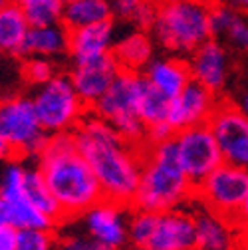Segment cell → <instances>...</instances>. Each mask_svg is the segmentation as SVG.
Instances as JSON below:
<instances>
[{
  "label": "cell",
  "instance_id": "41",
  "mask_svg": "<svg viewBox=\"0 0 248 250\" xmlns=\"http://www.w3.org/2000/svg\"><path fill=\"white\" fill-rule=\"evenodd\" d=\"M8 4H12V0H0V10H2V8H6Z\"/></svg>",
  "mask_w": 248,
  "mask_h": 250
},
{
  "label": "cell",
  "instance_id": "35",
  "mask_svg": "<svg viewBox=\"0 0 248 250\" xmlns=\"http://www.w3.org/2000/svg\"><path fill=\"white\" fill-rule=\"evenodd\" d=\"M16 149L12 147V143L0 133V159H10V157H16Z\"/></svg>",
  "mask_w": 248,
  "mask_h": 250
},
{
  "label": "cell",
  "instance_id": "39",
  "mask_svg": "<svg viewBox=\"0 0 248 250\" xmlns=\"http://www.w3.org/2000/svg\"><path fill=\"white\" fill-rule=\"evenodd\" d=\"M6 223H8V214H6V208H4L2 201H0V227L6 225Z\"/></svg>",
  "mask_w": 248,
  "mask_h": 250
},
{
  "label": "cell",
  "instance_id": "12",
  "mask_svg": "<svg viewBox=\"0 0 248 250\" xmlns=\"http://www.w3.org/2000/svg\"><path fill=\"white\" fill-rule=\"evenodd\" d=\"M219 93H214L207 85L191 80L177 98L171 100L167 121L173 125L175 131L193 127V125L208 123L210 115L219 105Z\"/></svg>",
  "mask_w": 248,
  "mask_h": 250
},
{
  "label": "cell",
  "instance_id": "14",
  "mask_svg": "<svg viewBox=\"0 0 248 250\" xmlns=\"http://www.w3.org/2000/svg\"><path fill=\"white\" fill-rule=\"evenodd\" d=\"M193 80L207 85L214 93H221L230 76V58L225 44L216 38L207 40L189 58Z\"/></svg>",
  "mask_w": 248,
  "mask_h": 250
},
{
  "label": "cell",
  "instance_id": "44",
  "mask_svg": "<svg viewBox=\"0 0 248 250\" xmlns=\"http://www.w3.org/2000/svg\"><path fill=\"white\" fill-rule=\"evenodd\" d=\"M207 2H210V4H212V0H207Z\"/></svg>",
  "mask_w": 248,
  "mask_h": 250
},
{
  "label": "cell",
  "instance_id": "3",
  "mask_svg": "<svg viewBox=\"0 0 248 250\" xmlns=\"http://www.w3.org/2000/svg\"><path fill=\"white\" fill-rule=\"evenodd\" d=\"M193 197L195 185L179 163L175 137L161 143H147L143 147L141 181L131 208L165 212L191 203Z\"/></svg>",
  "mask_w": 248,
  "mask_h": 250
},
{
  "label": "cell",
  "instance_id": "24",
  "mask_svg": "<svg viewBox=\"0 0 248 250\" xmlns=\"http://www.w3.org/2000/svg\"><path fill=\"white\" fill-rule=\"evenodd\" d=\"M111 18L113 10L109 0H74L70 4H64V12H62V24L68 30L105 22Z\"/></svg>",
  "mask_w": 248,
  "mask_h": 250
},
{
  "label": "cell",
  "instance_id": "37",
  "mask_svg": "<svg viewBox=\"0 0 248 250\" xmlns=\"http://www.w3.org/2000/svg\"><path fill=\"white\" fill-rule=\"evenodd\" d=\"M238 225H248V195H246V199H244V205H242V208H240Z\"/></svg>",
  "mask_w": 248,
  "mask_h": 250
},
{
  "label": "cell",
  "instance_id": "32",
  "mask_svg": "<svg viewBox=\"0 0 248 250\" xmlns=\"http://www.w3.org/2000/svg\"><path fill=\"white\" fill-rule=\"evenodd\" d=\"M56 250H111L109 246H105L103 242H100L98 238L89 236H66L56 242Z\"/></svg>",
  "mask_w": 248,
  "mask_h": 250
},
{
  "label": "cell",
  "instance_id": "23",
  "mask_svg": "<svg viewBox=\"0 0 248 250\" xmlns=\"http://www.w3.org/2000/svg\"><path fill=\"white\" fill-rule=\"evenodd\" d=\"M30 22L18 4H8L0 10V52L22 56L24 40L28 36Z\"/></svg>",
  "mask_w": 248,
  "mask_h": 250
},
{
  "label": "cell",
  "instance_id": "2",
  "mask_svg": "<svg viewBox=\"0 0 248 250\" xmlns=\"http://www.w3.org/2000/svg\"><path fill=\"white\" fill-rule=\"evenodd\" d=\"M38 157V169L64 210V221L85 214L105 199L94 169L76 145L74 131L52 133Z\"/></svg>",
  "mask_w": 248,
  "mask_h": 250
},
{
  "label": "cell",
  "instance_id": "28",
  "mask_svg": "<svg viewBox=\"0 0 248 250\" xmlns=\"http://www.w3.org/2000/svg\"><path fill=\"white\" fill-rule=\"evenodd\" d=\"M169 107H171V98H167L165 93H161L157 87H153L149 83L145 93H143L141 105H139V115L145 121L147 127L149 125H155V123L167 121Z\"/></svg>",
  "mask_w": 248,
  "mask_h": 250
},
{
  "label": "cell",
  "instance_id": "1",
  "mask_svg": "<svg viewBox=\"0 0 248 250\" xmlns=\"http://www.w3.org/2000/svg\"><path fill=\"white\" fill-rule=\"evenodd\" d=\"M74 135L80 153L102 185L103 197L131 208L141 181L143 147L129 143L109 121L91 109L76 125Z\"/></svg>",
  "mask_w": 248,
  "mask_h": 250
},
{
  "label": "cell",
  "instance_id": "19",
  "mask_svg": "<svg viewBox=\"0 0 248 250\" xmlns=\"http://www.w3.org/2000/svg\"><path fill=\"white\" fill-rule=\"evenodd\" d=\"M145 78L153 87H157L167 98H177L185 89L193 76L189 68V60L183 56H165V58H153L149 66L143 70Z\"/></svg>",
  "mask_w": 248,
  "mask_h": 250
},
{
  "label": "cell",
  "instance_id": "9",
  "mask_svg": "<svg viewBox=\"0 0 248 250\" xmlns=\"http://www.w3.org/2000/svg\"><path fill=\"white\" fill-rule=\"evenodd\" d=\"M175 145L179 163L195 187L203 183L219 165L225 163L221 147L216 143V137L208 123L177 131Z\"/></svg>",
  "mask_w": 248,
  "mask_h": 250
},
{
  "label": "cell",
  "instance_id": "29",
  "mask_svg": "<svg viewBox=\"0 0 248 250\" xmlns=\"http://www.w3.org/2000/svg\"><path fill=\"white\" fill-rule=\"evenodd\" d=\"M157 214L159 212L133 208L129 223H127V234H129V242L133 246H149L151 244L155 227H157Z\"/></svg>",
  "mask_w": 248,
  "mask_h": 250
},
{
  "label": "cell",
  "instance_id": "20",
  "mask_svg": "<svg viewBox=\"0 0 248 250\" xmlns=\"http://www.w3.org/2000/svg\"><path fill=\"white\" fill-rule=\"evenodd\" d=\"M212 38H223L238 52L248 54V18L232 4H212Z\"/></svg>",
  "mask_w": 248,
  "mask_h": 250
},
{
  "label": "cell",
  "instance_id": "36",
  "mask_svg": "<svg viewBox=\"0 0 248 250\" xmlns=\"http://www.w3.org/2000/svg\"><path fill=\"white\" fill-rule=\"evenodd\" d=\"M240 250H248V225H240Z\"/></svg>",
  "mask_w": 248,
  "mask_h": 250
},
{
  "label": "cell",
  "instance_id": "33",
  "mask_svg": "<svg viewBox=\"0 0 248 250\" xmlns=\"http://www.w3.org/2000/svg\"><path fill=\"white\" fill-rule=\"evenodd\" d=\"M175 129L169 121H161V123H155V125H149L147 127V143H161V141H167V139H173L175 137Z\"/></svg>",
  "mask_w": 248,
  "mask_h": 250
},
{
  "label": "cell",
  "instance_id": "34",
  "mask_svg": "<svg viewBox=\"0 0 248 250\" xmlns=\"http://www.w3.org/2000/svg\"><path fill=\"white\" fill-rule=\"evenodd\" d=\"M18 234H20V229H16L10 223L0 227V250H16Z\"/></svg>",
  "mask_w": 248,
  "mask_h": 250
},
{
  "label": "cell",
  "instance_id": "26",
  "mask_svg": "<svg viewBox=\"0 0 248 250\" xmlns=\"http://www.w3.org/2000/svg\"><path fill=\"white\" fill-rule=\"evenodd\" d=\"M113 18L129 20L141 30H151L155 20L153 0H109Z\"/></svg>",
  "mask_w": 248,
  "mask_h": 250
},
{
  "label": "cell",
  "instance_id": "16",
  "mask_svg": "<svg viewBox=\"0 0 248 250\" xmlns=\"http://www.w3.org/2000/svg\"><path fill=\"white\" fill-rule=\"evenodd\" d=\"M199 203V201H197ZM197 223L195 250H238L240 225L199 203L193 208Z\"/></svg>",
  "mask_w": 248,
  "mask_h": 250
},
{
  "label": "cell",
  "instance_id": "4",
  "mask_svg": "<svg viewBox=\"0 0 248 250\" xmlns=\"http://www.w3.org/2000/svg\"><path fill=\"white\" fill-rule=\"evenodd\" d=\"M210 14L207 0H157L151 36L165 52L189 58L212 38Z\"/></svg>",
  "mask_w": 248,
  "mask_h": 250
},
{
  "label": "cell",
  "instance_id": "43",
  "mask_svg": "<svg viewBox=\"0 0 248 250\" xmlns=\"http://www.w3.org/2000/svg\"><path fill=\"white\" fill-rule=\"evenodd\" d=\"M62 2H64V4H70V2H74V0H62Z\"/></svg>",
  "mask_w": 248,
  "mask_h": 250
},
{
  "label": "cell",
  "instance_id": "45",
  "mask_svg": "<svg viewBox=\"0 0 248 250\" xmlns=\"http://www.w3.org/2000/svg\"><path fill=\"white\" fill-rule=\"evenodd\" d=\"M238 250H240V248H238Z\"/></svg>",
  "mask_w": 248,
  "mask_h": 250
},
{
  "label": "cell",
  "instance_id": "21",
  "mask_svg": "<svg viewBox=\"0 0 248 250\" xmlns=\"http://www.w3.org/2000/svg\"><path fill=\"white\" fill-rule=\"evenodd\" d=\"M153 48L155 40L147 30H135V32L117 40L111 48V54L115 56L121 70L143 72L153 60Z\"/></svg>",
  "mask_w": 248,
  "mask_h": 250
},
{
  "label": "cell",
  "instance_id": "13",
  "mask_svg": "<svg viewBox=\"0 0 248 250\" xmlns=\"http://www.w3.org/2000/svg\"><path fill=\"white\" fill-rule=\"evenodd\" d=\"M119 72H121V66L117 64L115 56L109 52L96 60L74 64L70 78L74 82V87L82 96V100L91 107L109 89V85L119 76Z\"/></svg>",
  "mask_w": 248,
  "mask_h": 250
},
{
  "label": "cell",
  "instance_id": "42",
  "mask_svg": "<svg viewBox=\"0 0 248 250\" xmlns=\"http://www.w3.org/2000/svg\"><path fill=\"white\" fill-rule=\"evenodd\" d=\"M133 250H159V248H153V246H135Z\"/></svg>",
  "mask_w": 248,
  "mask_h": 250
},
{
  "label": "cell",
  "instance_id": "27",
  "mask_svg": "<svg viewBox=\"0 0 248 250\" xmlns=\"http://www.w3.org/2000/svg\"><path fill=\"white\" fill-rule=\"evenodd\" d=\"M28 18L30 26H48L62 22L64 2L62 0H12Z\"/></svg>",
  "mask_w": 248,
  "mask_h": 250
},
{
  "label": "cell",
  "instance_id": "11",
  "mask_svg": "<svg viewBox=\"0 0 248 250\" xmlns=\"http://www.w3.org/2000/svg\"><path fill=\"white\" fill-rule=\"evenodd\" d=\"M24 173L26 169L20 167L18 163H12L2 177L0 183V201H2L8 223L14 225L16 229H48L54 230L58 225L48 214H44L32 201H30L24 193Z\"/></svg>",
  "mask_w": 248,
  "mask_h": 250
},
{
  "label": "cell",
  "instance_id": "8",
  "mask_svg": "<svg viewBox=\"0 0 248 250\" xmlns=\"http://www.w3.org/2000/svg\"><path fill=\"white\" fill-rule=\"evenodd\" d=\"M0 133L22 157L40 155L50 139V133L38 119L34 102L20 96L0 102Z\"/></svg>",
  "mask_w": 248,
  "mask_h": 250
},
{
  "label": "cell",
  "instance_id": "7",
  "mask_svg": "<svg viewBox=\"0 0 248 250\" xmlns=\"http://www.w3.org/2000/svg\"><path fill=\"white\" fill-rule=\"evenodd\" d=\"M248 195V171L230 163L216 167L203 183L195 187V201L207 208L238 223L240 208Z\"/></svg>",
  "mask_w": 248,
  "mask_h": 250
},
{
  "label": "cell",
  "instance_id": "40",
  "mask_svg": "<svg viewBox=\"0 0 248 250\" xmlns=\"http://www.w3.org/2000/svg\"><path fill=\"white\" fill-rule=\"evenodd\" d=\"M238 107L248 115V91L244 93V96H242V100H240V104H238Z\"/></svg>",
  "mask_w": 248,
  "mask_h": 250
},
{
  "label": "cell",
  "instance_id": "15",
  "mask_svg": "<svg viewBox=\"0 0 248 250\" xmlns=\"http://www.w3.org/2000/svg\"><path fill=\"white\" fill-rule=\"evenodd\" d=\"M159 250H195L197 246V223L193 210L171 208L157 214L151 244Z\"/></svg>",
  "mask_w": 248,
  "mask_h": 250
},
{
  "label": "cell",
  "instance_id": "22",
  "mask_svg": "<svg viewBox=\"0 0 248 250\" xmlns=\"http://www.w3.org/2000/svg\"><path fill=\"white\" fill-rule=\"evenodd\" d=\"M68 42H70V30L58 22V24H48V26H30L28 36L24 40L22 56H58L68 52Z\"/></svg>",
  "mask_w": 248,
  "mask_h": 250
},
{
  "label": "cell",
  "instance_id": "25",
  "mask_svg": "<svg viewBox=\"0 0 248 250\" xmlns=\"http://www.w3.org/2000/svg\"><path fill=\"white\" fill-rule=\"evenodd\" d=\"M24 193L44 214H48L52 221H56L58 225L64 221V210H62L54 193L50 191V187H48L40 169H26V173H24Z\"/></svg>",
  "mask_w": 248,
  "mask_h": 250
},
{
  "label": "cell",
  "instance_id": "17",
  "mask_svg": "<svg viewBox=\"0 0 248 250\" xmlns=\"http://www.w3.org/2000/svg\"><path fill=\"white\" fill-rule=\"evenodd\" d=\"M123 208L117 203H111L103 199L96 207H91L85 212V227L89 236L98 238L111 250H119L123 244L129 240L127 227L123 223Z\"/></svg>",
  "mask_w": 248,
  "mask_h": 250
},
{
  "label": "cell",
  "instance_id": "38",
  "mask_svg": "<svg viewBox=\"0 0 248 250\" xmlns=\"http://www.w3.org/2000/svg\"><path fill=\"white\" fill-rule=\"evenodd\" d=\"M230 4H232L234 8H238L240 12L248 14V0H230Z\"/></svg>",
  "mask_w": 248,
  "mask_h": 250
},
{
  "label": "cell",
  "instance_id": "6",
  "mask_svg": "<svg viewBox=\"0 0 248 250\" xmlns=\"http://www.w3.org/2000/svg\"><path fill=\"white\" fill-rule=\"evenodd\" d=\"M32 102L42 127L48 133L74 131L89 111V105L82 100L70 76H54L48 83L40 85Z\"/></svg>",
  "mask_w": 248,
  "mask_h": 250
},
{
  "label": "cell",
  "instance_id": "18",
  "mask_svg": "<svg viewBox=\"0 0 248 250\" xmlns=\"http://www.w3.org/2000/svg\"><path fill=\"white\" fill-rule=\"evenodd\" d=\"M111 48H113V18L70 30L68 54L72 56L74 64L105 56L111 52Z\"/></svg>",
  "mask_w": 248,
  "mask_h": 250
},
{
  "label": "cell",
  "instance_id": "5",
  "mask_svg": "<svg viewBox=\"0 0 248 250\" xmlns=\"http://www.w3.org/2000/svg\"><path fill=\"white\" fill-rule=\"evenodd\" d=\"M149 80L143 72L121 70L109 89L89 109L109 121L113 127L137 147L147 145V125L139 115V105Z\"/></svg>",
  "mask_w": 248,
  "mask_h": 250
},
{
  "label": "cell",
  "instance_id": "30",
  "mask_svg": "<svg viewBox=\"0 0 248 250\" xmlns=\"http://www.w3.org/2000/svg\"><path fill=\"white\" fill-rule=\"evenodd\" d=\"M56 76L54 64L42 56H32L22 64V78L32 85H44Z\"/></svg>",
  "mask_w": 248,
  "mask_h": 250
},
{
  "label": "cell",
  "instance_id": "10",
  "mask_svg": "<svg viewBox=\"0 0 248 250\" xmlns=\"http://www.w3.org/2000/svg\"><path fill=\"white\" fill-rule=\"evenodd\" d=\"M208 125L221 147L225 163L248 171V115L228 100H219Z\"/></svg>",
  "mask_w": 248,
  "mask_h": 250
},
{
  "label": "cell",
  "instance_id": "31",
  "mask_svg": "<svg viewBox=\"0 0 248 250\" xmlns=\"http://www.w3.org/2000/svg\"><path fill=\"white\" fill-rule=\"evenodd\" d=\"M16 250H56V238L48 229H22Z\"/></svg>",
  "mask_w": 248,
  "mask_h": 250
}]
</instances>
